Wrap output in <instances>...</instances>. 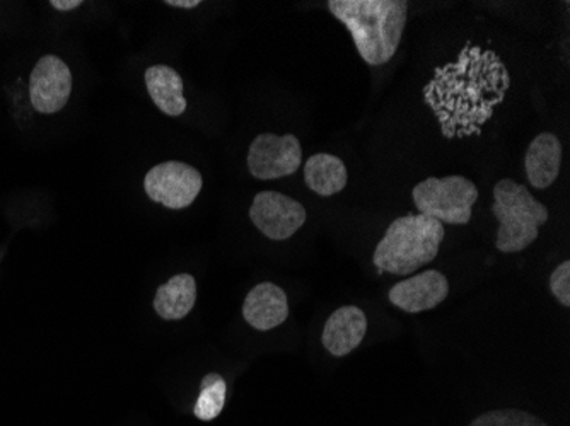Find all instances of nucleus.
Here are the masks:
<instances>
[{
    "instance_id": "nucleus-1",
    "label": "nucleus",
    "mask_w": 570,
    "mask_h": 426,
    "mask_svg": "<svg viewBox=\"0 0 570 426\" xmlns=\"http://www.w3.org/2000/svg\"><path fill=\"white\" fill-rule=\"evenodd\" d=\"M509 86L511 77L495 51L466 47L454 62L435 69L424 101L446 139H469L482 133Z\"/></svg>"
},
{
    "instance_id": "nucleus-2",
    "label": "nucleus",
    "mask_w": 570,
    "mask_h": 426,
    "mask_svg": "<svg viewBox=\"0 0 570 426\" xmlns=\"http://www.w3.org/2000/svg\"><path fill=\"white\" fill-rule=\"evenodd\" d=\"M328 11L347 28L367 66L395 57L409 18L405 0H330Z\"/></svg>"
},
{
    "instance_id": "nucleus-3",
    "label": "nucleus",
    "mask_w": 570,
    "mask_h": 426,
    "mask_svg": "<svg viewBox=\"0 0 570 426\" xmlns=\"http://www.w3.org/2000/svg\"><path fill=\"white\" fill-rule=\"evenodd\" d=\"M446 230L443 224L422 214H409L393 220L374 249L373 262L377 274L409 277L424 265L434 261Z\"/></svg>"
},
{
    "instance_id": "nucleus-4",
    "label": "nucleus",
    "mask_w": 570,
    "mask_h": 426,
    "mask_svg": "<svg viewBox=\"0 0 570 426\" xmlns=\"http://www.w3.org/2000/svg\"><path fill=\"white\" fill-rule=\"evenodd\" d=\"M492 214L499 220L495 246L505 255L530 248L538 239L540 227L549 222V208L527 186L512 179H501L494 186Z\"/></svg>"
},
{
    "instance_id": "nucleus-5",
    "label": "nucleus",
    "mask_w": 570,
    "mask_h": 426,
    "mask_svg": "<svg viewBox=\"0 0 570 426\" xmlns=\"http://www.w3.org/2000/svg\"><path fill=\"white\" fill-rule=\"evenodd\" d=\"M419 214L441 224L464 226L472 219L473 205L479 200V188L464 176L428 178L412 191Z\"/></svg>"
},
{
    "instance_id": "nucleus-6",
    "label": "nucleus",
    "mask_w": 570,
    "mask_h": 426,
    "mask_svg": "<svg viewBox=\"0 0 570 426\" xmlns=\"http://www.w3.org/2000/svg\"><path fill=\"white\" fill-rule=\"evenodd\" d=\"M200 172L179 161L154 166L144 179L147 197L171 210L190 207L202 191Z\"/></svg>"
},
{
    "instance_id": "nucleus-7",
    "label": "nucleus",
    "mask_w": 570,
    "mask_h": 426,
    "mask_svg": "<svg viewBox=\"0 0 570 426\" xmlns=\"http://www.w3.org/2000/svg\"><path fill=\"white\" fill-rule=\"evenodd\" d=\"M303 149L296 137L262 133L253 140L248 150V169L256 179L285 178L301 168Z\"/></svg>"
},
{
    "instance_id": "nucleus-8",
    "label": "nucleus",
    "mask_w": 570,
    "mask_h": 426,
    "mask_svg": "<svg viewBox=\"0 0 570 426\" xmlns=\"http://www.w3.org/2000/svg\"><path fill=\"white\" fill-rule=\"evenodd\" d=\"M249 219L268 239L285 241L304 226L306 210L291 197L277 191H262L253 200Z\"/></svg>"
},
{
    "instance_id": "nucleus-9",
    "label": "nucleus",
    "mask_w": 570,
    "mask_h": 426,
    "mask_svg": "<svg viewBox=\"0 0 570 426\" xmlns=\"http://www.w3.org/2000/svg\"><path fill=\"white\" fill-rule=\"evenodd\" d=\"M72 92V73L62 59L47 56L38 60L30 77V98L35 110L53 115L62 110Z\"/></svg>"
},
{
    "instance_id": "nucleus-10",
    "label": "nucleus",
    "mask_w": 570,
    "mask_h": 426,
    "mask_svg": "<svg viewBox=\"0 0 570 426\" xmlns=\"http://www.w3.org/2000/svg\"><path fill=\"white\" fill-rule=\"evenodd\" d=\"M450 296V281L441 271L428 270L399 281L387 297L393 306L409 314L424 313L443 304Z\"/></svg>"
},
{
    "instance_id": "nucleus-11",
    "label": "nucleus",
    "mask_w": 570,
    "mask_h": 426,
    "mask_svg": "<svg viewBox=\"0 0 570 426\" xmlns=\"http://www.w3.org/2000/svg\"><path fill=\"white\" fill-rule=\"evenodd\" d=\"M243 316L252 328L271 331L289 316L287 296L278 285L264 281L253 287L243 304Z\"/></svg>"
},
{
    "instance_id": "nucleus-12",
    "label": "nucleus",
    "mask_w": 570,
    "mask_h": 426,
    "mask_svg": "<svg viewBox=\"0 0 570 426\" xmlns=\"http://www.w3.org/2000/svg\"><path fill=\"white\" fill-rule=\"evenodd\" d=\"M367 333V317L355 306L336 309L326 321L322 341L333 357H345L361 345Z\"/></svg>"
},
{
    "instance_id": "nucleus-13",
    "label": "nucleus",
    "mask_w": 570,
    "mask_h": 426,
    "mask_svg": "<svg viewBox=\"0 0 570 426\" xmlns=\"http://www.w3.org/2000/svg\"><path fill=\"white\" fill-rule=\"evenodd\" d=\"M562 166V143L553 133L543 131L534 137L524 157L528 181L537 190H547L557 181Z\"/></svg>"
},
{
    "instance_id": "nucleus-14",
    "label": "nucleus",
    "mask_w": 570,
    "mask_h": 426,
    "mask_svg": "<svg viewBox=\"0 0 570 426\" xmlns=\"http://www.w3.org/2000/svg\"><path fill=\"white\" fill-rule=\"evenodd\" d=\"M197 303V281L191 275L181 274L169 278L154 297V309L165 321L184 319Z\"/></svg>"
},
{
    "instance_id": "nucleus-15",
    "label": "nucleus",
    "mask_w": 570,
    "mask_h": 426,
    "mask_svg": "<svg viewBox=\"0 0 570 426\" xmlns=\"http://www.w3.org/2000/svg\"><path fill=\"white\" fill-rule=\"evenodd\" d=\"M146 86L153 101L168 117H179L187 110V99L184 98V81L171 67H149L146 72Z\"/></svg>"
},
{
    "instance_id": "nucleus-16",
    "label": "nucleus",
    "mask_w": 570,
    "mask_h": 426,
    "mask_svg": "<svg viewBox=\"0 0 570 426\" xmlns=\"http://www.w3.org/2000/svg\"><path fill=\"white\" fill-rule=\"evenodd\" d=\"M304 181L320 197H333L347 186V168L342 159L332 153H316L304 165Z\"/></svg>"
},
{
    "instance_id": "nucleus-17",
    "label": "nucleus",
    "mask_w": 570,
    "mask_h": 426,
    "mask_svg": "<svg viewBox=\"0 0 570 426\" xmlns=\"http://www.w3.org/2000/svg\"><path fill=\"white\" fill-rule=\"evenodd\" d=\"M227 384L223 376L213 371L202 379L200 394L195 403L194 415L202 422H213L226 405Z\"/></svg>"
},
{
    "instance_id": "nucleus-18",
    "label": "nucleus",
    "mask_w": 570,
    "mask_h": 426,
    "mask_svg": "<svg viewBox=\"0 0 570 426\" xmlns=\"http://www.w3.org/2000/svg\"><path fill=\"white\" fill-rule=\"evenodd\" d=\"M469 426H550L540 416L518 408L492 409L472 419Z\"/></svg>"
},
{
    "instance_id": "nucleus-19",
    "label": "nucleus",
    "mask_w": 570,
    "mask_h": 426,
    "mask_svg": "<svg viewBox=\"0 0 570 426\" xmlns=\"http://www.w3.org/2000/svg\"><path fill=\"white\" fill-rule=\"evenodd\" d=\"M550 290L563 307L570 306V262L563 261L550 275Z\"/></svg>"
},
{
    "instance_id": "nucleus-20",
    "label": "nucleus",
    "mask_w": 570,
    "mask_h": 426,
    "mask_svg": "<svg viewBox=\"0 0 570 426\" xmlns=\"http://www.w3.org/2000/svg\"><path fill=\"white\" fill-rule=\"evenodd\" d=\"M57 11H72V9L79 8L82 6L81 0H51L50 2Z\"/></svg>"
},
{
    "instance_id": "nucleus-21",
    "label": "nucleus",
    "mask_w": 570,
    "mask_h": 426,
    "mask_svg": "<svg viewBox=\"0 0 570 426\" xmlns=\"http://www.w3.org/2000/svg\"><path fill=\"white\" fill-rule=\"evenodd\" d=\"M200 4V0H166V6H173V8L195 9Z\"/></svg>"
}]
</instances>
